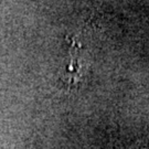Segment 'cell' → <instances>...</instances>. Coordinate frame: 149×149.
Listing matches in <instances>:
<instances>
[{"mask_svg": "<svg viewBox=\"0 0 149 149\" xmlns=\"http://www.w3.org/2000/svg\"><path fill=\"white\" fill-rule=\"evenodd\" d=\"M81 63H80V44L76 40L72 41L70 47V63L66 68V86L72 87L81 81Z\"/></svg>", "mask_w": 149, "mask_h": 149, "instance_id": "6da1fadb", "label": "cell"}, {"mask_svg": "<svg viewBox=\"0 0 149 149\" xmlns=\"http://www.w3.org/2000/svg\"><path fill=\"white\" fill-rule=\"evenodd\" d=\"M127 149H149V144H144V145H138L136 147H130Z\"/></svg>", "mask_w": 149, "mask_h": 149, "instance_id": "7a4b0ae2", "label": "cell"}]
</instances>
